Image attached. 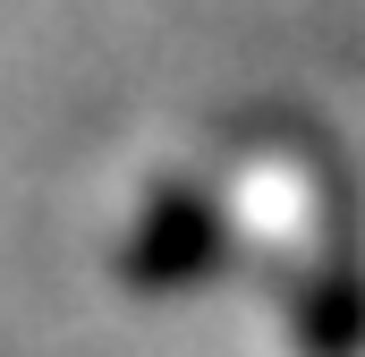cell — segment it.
<instances>
[{"label": "cell", "instance_id": "obj_1", "mask_svg": "<svg viewBox=\"0 0 365 357\" xmlns=\"http://www.w3.org/2000/svg\"><path fill=\"white\" fill-rule=\"evenodd\" d=\"M230 264V213L212 187L195 178H162L145 187L128 238H119V272L136 298H179V289H204L212 272Z\"/></svg>", "mask_w": 365, "mask_h": 357}, {"label": "cell", "instance_id": "obj_2", "mask_svg": "<svg viewBox=\"0 0 365 357\" xmlns=\"http://www.w3.org/2000/svg\"><path fill=\"white\" fill-rule=\"evenodd\" d=\"M289 332L297 357H365V238L349 213H331V247L289 281Z\"/></svg>", "mask_w": 365, "mask_h": 357}]
</instances>
